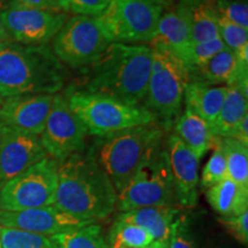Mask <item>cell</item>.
I'll list each match as a JSON object with an SVG mask.
<instances>
[{"label":"cell","mask_w":248,"mask_h":248,"mask_svg":"<svg viewBox=\"0 0 248 248\" xmlns=\"http://www.w3.org/2000/svg\"><path fill=\"white\" fill-rule=\"evenodd\" d=\"M152 60L153 52L148 45L111 43L97 60L80 70L79 84L70 88L140 107L146 95Z\"/></svg>","instance_id":"cell-1"},{"label":"cell","mask_w":248,"mask_h":248,"mask_svg":"<svg viewBox=\"0 0 248 248\" xmlns=\"http://www.w3.org/2000/svg\"><path fill=\"white\" fill-rule=\"evenodd\" d=\"M117 192L107 173L89 153L59 163L54 206L84 221L97 222L115 210Z\"/></svg>","instance_id":"cell-2"},{"label":"cell","mask_w":248,"mask_h":248,"mask_svg":"<svg viewBox=\"0 0 248 248\" xmlns=\"http://www.w3.org/2000/svg\"><path fill=\"white\" fill-rule=\"evenodd\" d=\"M69 79L68 68L47 45L0 44V97L57 94Z\"/></svg>","instance_id":"cell-3"},{"label":"cell","mask_w":248,"mask_h":248,"mask_svg":"<svg viewBox=\"0 0 248 248\" xmlns=\"http://www.w3.org/2000/svg\"><path fill=\"white\" fill-rule=\"evenodd\" d=\"M163 132L156 123L120 130L97 137L88 153L107 173L119 194L148 152L162 142Z\"/></svg>","instance_id":"cell-4"},{"label":"cell","mask_w":248,"mask_h":248,"mask_svg":"<svg viewBox=\"0 0 248 248\" xmlns=\"http://www.w3.org/2000/svg\"><path fill=\"white\" fill-rule=\"evenodd\" d=\"M152 70L142 107L151 111L163 131H169L182 114L188 74L172 52L163 48H152Z\"/></svg>","instance_id":"cell-5"},{"label":"cell","mask_w":248,"mask_h":248,"mask_svg":"<svg viewBox=\"0 0 248 248\" xmlns=\"http://www.w3.org/2000/svg\"><path fill=\"white\" fill-rule=\"evenodd\" d=\"M63 97L70 109L85 125L89 135L100 137L132 126L156 123L151 111L106 95L68 88Z\"/></svg>","instance_id":"cell-6"},{"label":"cell","mask_w":248,"mask_h":248,"mask_svg":"<svg viewBox=\"0 0 248 248\" xmlns=\"http://www.w3.org/2000/svg\"><path fill=\"white\" fill-rule=\"evenodd\" d=\"M175 188L168 152L162 142L148 152L131 181L117 194L122 213L155 206H173Z\"/></svg>","instance_id":"cell-7"},{"label":"cell","mask_w":248,"mask_h":248,"mask_svg":"<svg viewBox=\"0 0 248 248\" xmlns=\"http://www.w3.org/2000/svg\"><path fill=\"white\" fill-rule=\"evenodd\" d=\"M111 43L97 16L74 15L55 35L52 51L67 68L82 70L97 60Z\"/></svg>","instance_id":"cell-8"},{"label":"cell","mask_w":248,"mask_h":248,"mask_svg":"<svg viewBox=\"0 0 248 248\" xmlns=\"http://www.w3.org/2000/svg\"><path fill=\"white\" fill-rule=\"evenodd\" d=\"M164 8L145 0H110L97 16L113 43L150 44Z\"/></svg>","instance_id":"cell-9"},{"label":"cell","mask_w":248,"mask_h":248,"mask_svg":"<svg viewBox=\"0 0 248 248\" xmlns=\"http://www.w3.org/2000/svg\"><path fill=\"white\" fill-rule=\"evenodd\" d=\"M59 162L46 156L0 187V209L24 210L54 203Z\"/></svg>","instance_id":"cell-10"},{"label":"cell","mask_w":248,"mask_h":248,"mask_svg":"<svg viewBox=\"0 0 248 248\" xmlns=\"http://www.w3.org/2000/svg\"><path fill=\"white\" fill-rule=\"evenodd\" d=\"M88 135L85 125L70 109L63 94H54L44 130L39 136L48 156L60 163L70 155L83 153Z\"/></svg>","instance_id":"cell-11"},{"label":"cell","mask_w":248,"mask_h":248,"mask_svg":"<svg viewBox=\"0 0 248 248\" xmlns=\"http://www.w3.org/2000/svg\"><path fill=\"white\" fill-rule=\"evenodd\" d=\"M0 17L12 42L23 45H47L68 20V14L54 9L11 7Z\"/></svg>","instance_id":"cell-12"},{"label":"cell","mask_w":248,"mask_h":248,"mask_svg":"<svg viewBox=\"0 0 248 248\" xmlns=\"http://www.w3.org/2000/svg\"><path fill=\"white\" fill-rule=\"evenodd\" d=\"M46 156L39 136L0 123V187Z\"/></svg>","instance_id":"cell-13"},{"label":"cell","mask_w":248,"mask_h":248,"mask_svg":"<svg viewBox=\"0 0 248 248\" xmlns=\"http://www.w3.org/2000/svg\"><path fill=\"white\" fill-rule=\"evenodd\" d=\"M91 223L94 222L71 216L57 208L54 204L24 210L0 209V226L2 228L16 229L47 237L75 230Z\"/></svg>","instance_id":"cell-14"},{"label":"cell","mask_w":248,"mask_h":248,"mask_svg":"<svg viewBox=\"0 0 248 248\" xmlns=\"http://www.w3.org/2000/svg\"><path fill=\"white\" fill-rule=\"evenodd\" d=\"M166 148L171 169L176 202L184 208H192L198 203L199 198L200 160L175 133L168 136Z\"/></svg>","instance_id":"cell-15"},{"label":"cell","mask_w":248,"mask_h":248,"mask_svg":"<svg viewBox=\"0 0 248 248\" xmlns=\"http://www.w3.org/2000/svg\"><path fill=\"white\" fill-rule=\"evenodd\" d=\"M54 94H22L0 104V123L21 131L42 135Z\"/></svg>","instance_id":"cell-16"},{"label":"cell","mask_w":248,"mask_h":248,"mask_svg":"<svg viewBox=\"0 0 248 248\" xmlns=\"http://www.w3.org/2000/svg\"><path fill=\"white\" fill-rule=\"evenodd\" d=\"M188 80H197L209 85H231L248 80V66L240 63L231 49L224 48L199 68L187 71Z\"/></svg>","instance_id":"cell-17"},{"label":"cell","mask_w":248,"mask_h":248,"mask_svg":"<svg viewBox=\"0 0 248 248\" xmlns=\"http://www.w3.org/2000/svg\"><path fill=\"white\" fill-rule=\"evenodd\" d=\"M179 212L175 206L145 207L120 214L117 218L144 229L153 238L148 248H167L170 229Z\"/></svg>","instance_id":"cell-18"},{"label":"cell","mask_w":248,"mask_h":248,"mask_svg":"<svg viewBox=\"0 0 248 248\" xmlns=\"http://www.w3.org/2000/svg\"><path fill=\"white\" fill-rule=\"evenodd\" d=\"M248 80H240L228 86L224 101L212 128L215 137L231 138L244 117L248 115Z\"/></svg>","instance_id":"cell-19"},{"label":"cell","mask_w":248,"mask_h":248,"mask_svg":"<svg viewBox=\"0 0 248 248\" xmlns=\"http://www.w3.org/2000/svg\"><path fill=\"white\" fill-rule=\"evenodd\" d=\"M191 43L190 27L184 13L176 6L161 15L154 37L150 42L151 48H163L178 55Z\"/></svg>","instance_id":"cell-20"},{"label":"cell","mask_w":248,"mask_h":248,"mask_svg":"<svg viewBox=\"0 0 248 248\" xmlns=\"http://www.w3.org/2000/svg\"><path fill=\"white\" fill-rule=\"evenodd\" d=\"M226 91V85H209L188 80L184 92L185 107L212 125L221 110Z\"/></svg>","instance_id":"cell-21"},{"label":"cell","mask_w":248,"mask_h":248,"mask_svg":"<svg viewBox=\"0 0 248 248\" xmlns=\"http://www.w3.org/2000/svg\"><path fill=\"white\" fill-rule=\"evenodd\" d=\"M173 133L199 160L212 150L215 142L216 137L213 135L210 124L186 107L173 125Z\"/></svg>","instance_id":"cell-22"},{"label":"cell","mask_w":248,"mask_h":248,"mask_svg":"<svg viewBox=\"0 0 248 248\" xmlns=\"http://www.w3.org/2000/svg\"><path fill=\"white\" fill-rule=\"evenodd\" d=\"M190 27L191 42L201 43L218 38L217 15L213 0H178Z\"/></svg>","instance_id":"cell-23"},{"label":"cell","mask_w":248,"mask_h":248,"mask_svg":"<svg viewBox=\"0 0 248 248\" xmlns=\"http://www.w3.org/2000/svg\"><path fill=\"white\" fill-rule=\"evenodd\" d=\"M207 200L222 217L239 216L248 210V188L229 177L207 190Z\"/></svg>","instance_id":"cell-24"},{"label":"cell","mask_w":248,"mask_h":248,"mask_svg":"<svg viewBox=\"0 0 248 248\" xmlns=\"http://www.w3.org/2000/svg\"><path fill=\"white\" fill-rule=\"evenodd\" d=\"M215 144L224 154L228 177L248 188V146L233 138H215Z\"/></svg>","instance_id":"cell-25"},{"label":"cell","mask_w":248,"mask_h":248,"mask_svg":"<svg viewBox=\"0 0 248 248\" xmlns=\"http://www.w3.org/2000/svg\"><path fill=\"white\" fill-rule=\"evenodd\" d=\"M60 248H109L97 223L51 237Z\"/></svg>","instance_id":"cell-26"},{"label":"cell","mask_w":248,"mask_h":248,"mask_svg":"<svg viewBox=\"0 0 248 248\" xmlns=\"http://www.w3.org/2000/svg\"><path fill=\"white\" fill-rule=\"evenodd\" d=\"M153 238L140 226L116 218L108 235L109 248H148Z\"/></svg>","instance_id":"cell-27"},{"label":"cell","mask_w":248,"mask_h":248,"mask_svg":"<svg viewBox=\"0 0 248 248\" xmlns=\"http://www.w3.org/2000/svg\"><path fill=\"white\" fill-rule=\"evenodd\" d=\"M217 27L219 38L226 48L234 52L240 63L248 66V30L218 16Z\"/></svg>","instance_id":"cell-28"},{"label":"cell","mask_w":248,"mask_h":248,"mask_svg":"<svg viewBox=\"0 0 248 248\" xmlns=\"http://www.w3.org/2000/svg\"><path fill=\"white\" fill-rule=\"evenodd\" d=\"M224 48H226V46L218 37V38L207 40V42H191L177 57L181 59L187 71H190L203 66L214 55H216Z\"/></svg>","instance_id":"cell-29"},{"label":"cell","mask_w":248,"mask_h":248,"mask_svg":"<svg viewBox=\"0 0 248 248\" xmlns=\"http://www.w3.org/2000/svg\"><path fill=\"white\" fill-rule=\"evenodd\" d=\"M1 248H60L51 237L0 226Z\"/></svg>","instance_id":"cell-30"},{"label":"cell","mask_w":248,"mask_h":248,"mask_svg":"<svg viewBox=\"0 0 248 248\" xmlns=\"http://www.w3.org/2000/svg\"><path fill=\"white\" fill-rule=\"evenodd\" d=\"M167 248H199L188 215L179 212L170 229Z\"/></svg>","instance_id":"cell-31"},{"label":"cell","mask_w":248,"mask_h":248,"mask_svg":"<svg viewBox=\"0 0 248 248\" xmlns=\"http://www.w3.org/2000/svg\"><path fill=\"white\" fill-rule=\"evenodd\" d=\"M228 177V168H226V161L224 154L217 145L214 142L213 153L204 164L201 181L199 182L202 188L208 190L217 183L222 182Z\"/></svg>","instance_id":"cell-32"},{"label":"cell","mask_w":248,"mask_h":248,"mask_svg":"<svg viewBox=\"0 0 248 248\" xmlns=\"http://www.w3.org/2000/svg\"><path fill=\"white\" fill-rule=\"evenodd\" d=\"M216 15L248 30L247 0H213Z\"/></svg>","instance_id":"cell-33"},{"label":"cell","mask_w":248,"mask_h":248,"mask_svg":"<svg viewBox=\"0 0 248 248\" xmlns=\"http://www.w3.org/2000/svg\"><path fill=\"white\" fill-rule=\"evenodd\" d=\"M219 223L224 226L226 231L241 244L248 243V210L239 216L221 217Z\"/></svg>","instance_id":"cell-34"},{"label":"cell","mask_w":248,"mask_h":248,"mask_svg":"<svg viewBox=\"0 0 248 248\" xmlns=\"http://www.w3.org/2000/svg\"><path fill=\"white\" fill-rule=\"evenodd\" d=\"M69 12L75 15L99 16L109 5L110 0H68Z\"/></svg>","instance_id":"cell-35"},{"label":"cell","mask_w":248,"mask_h":248,"mask_svg":"<svg viewBox=\"0 0 248 248\" xmlns=\"http://www.w3.org/2000/svg\"><path fill=\"white\" fill-rule=\"evenodd\" d=\"M11 7L54 9V11H57L49 0H0V11Z\"/></svg>","instance_id":"cell-36"},{"label":"cell","mask_w":248,"mask_h":248,"mask_svg":"<svg viewBox=\"0 0 248 248\" xmlns=\"http://www.w3.org/2000/svg\"><path fill=\"white\" fill-rule=\"evenodd\" d=\"M231 138L243 142L244 145L248 146V115L244 117V120L238 124V126L232 133Z\"/></svg>","instance_id":"cell-37"},{"label":"cell","mask_w":248,"mask_h":248,"mask_svg":"<svg viewBox=\"0 0 248 248\" xmlns=\"http://www.w3.org/2000/svg\"><path fill=\"white\" fill-rule=\"evenodd\" d=\"M53 5V7L57 9V11L64 12V13H68L69 12V2L68 0H49Z\"/></svg>","instance_id":"cell-38"},{"label":"cell","mask_w":248,"mask_h":248,"mask_svg":"<svg viewBox=\"0 0 248 248\" xmlns=\"http://www.w3.org/2000/svg\"><path fill=\"white\" fill-rule=\"evenodd\" d=\"M9 40H11V38H9L7 31L5 29L1 17H0V44L5 42H9Z\"/></svg>","instance_id":"cell-39"},{"label":"cell","mask_w":248,"mask_h":248,"mask_svg":"<svg viewBox=\"0 0 248 248\" xmlns=\"http://www.w3.org/2000/svg\"><path fill=\"white\" fill-rule=\"evenodd\" d=\"M145 1H150V2H155V4L162 6L164 9H168L172 6V0H145Z\"/></svg>","instance_id":"cell-40"},{"label":"cell","mask_w":248,"mask_h":248,"mask_svg":"<svg viewBox=\"0 0 248 248\" xmlns=\"http://www.w3.org/2000/svg\"><path fill=\"white\" fill-rule=\"evenodd\" d=\"M2 100H4V99H2L1 97H0V104H1V102H2Z\"/></svg>","instance_id":"cell-41"},{"label":"cell","mask_w":248,"mask_h":248,"mask_svg":"<svg viewBox=\"0 0 248 248\" xmlns=\"http://www.w3.org/2000/svg\"><path fill=\"white\" fill-rule=\"evenodd\" d=\"M159 248H166V247H159Z\"/></svg>","instance_id":"cell-42"}]
</instances>
